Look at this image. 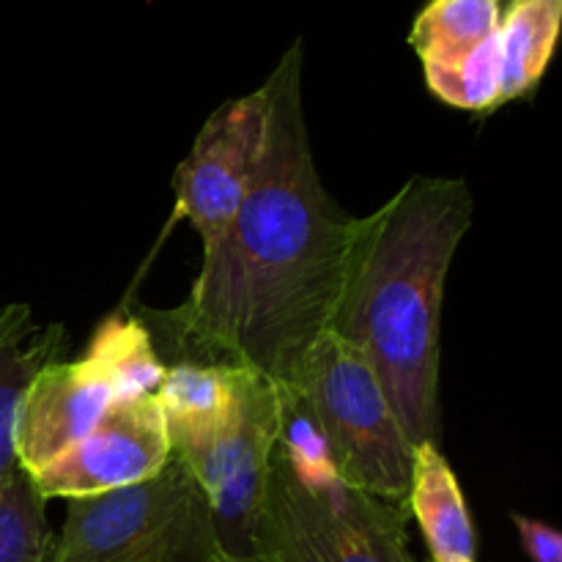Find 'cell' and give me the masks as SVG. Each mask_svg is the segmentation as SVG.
Listing matches in <instances>:
<instances>
[{
	"label": "cell",
	"mask_w": 562,
	"mask_h": 562,
	"mask_svg": "<svg viewBox=\"0 0 562 562\" xmlns=\"http://www.w3.org/2000/svg\"><path fill=\"white\" fill-rule=\"evenodd\" d=\"M302 64L296 38L263 80L267 119L250 187L225 234L203 250L190 296L173 311H135L165 366H239L289 384L333 327L355 217L318 176Z\"/></svg>",
	"instance_id": "6da1fadb"
},
{
	"label": "cell",
	"mask_w": 562,
	"mask_h": 562,
	"mask_svg": "<svg viewBox=\"0 0 562 562\" xmlns=\"http://www.w3.org/2000/svg\"><path fill=\"white\" fill-rule=\"evenodd\" d=\"M472 220L464 179L412 176L351 225L329 333L366 357L412 445L439 442L442 300Z\"/></svg>",
	"instance_id": "7a4b0ae2"
},
{
	"label": "cell",
	"mask_w": 562,
	"mask_h": 562,
	"mask_svg": "<svg viewBox=\"0 0 562 562\" xmlns=\"http://www.w3.org/2000/svg\"><path fill=\"white\" fill-rule=\"evenodd\" d=\"M209 499L170 456L154 477L66 499L53 562H223Z\"/></svg>",
	"instance_id": "3957f363"
},
{
	"label": "cell",
	"mask_w": 562,
	"mask_h": 562,
	"mask_svg": "<svg viewBox=\"0 0 562 562\" xmlns=\"http://www.w3.org/2000/svg\"><path fill=\"white\" fill-rule=\"evenodd\" d=\"M316 417L335 467L349 486L373 497L406 503L412 450L382 382L338 335L313 344L289 382Z\"/></svg>",
	"instance_id": "277c9868"
},
{
	"label": "cell",
	"mask_w": 562,
	"mask_h": 562,
	"mask_svg": "<svg viewBox=\"0 0 562 562\" xmlns=\"http://www.w3.org/2000/svg\"><path fill=\"white\" fill-rule=\"evenodd\" d=\"M406 503L349 483L311 492L274 448L267 492L252 525L256 562H417L409 552Z\"/></svg>",
	"instance_id": "5b68a950"
},
{
	"label": "cell",
	"mask_w": 562,
	"mask_h": 562,
	"mask_svg": "<svg viewBox=\"0 0 562 562\" xmlns=\"http://www.w3.org/2000/svg\"><path fill=\"white\" fill-rule=\"evenodd\" d=\"M280 431V384L245 371L241 401L228 426L179 459L209 499L220 549L228 562H256L252 525L267 492L269 467Z\"/></svg>",
	"instance_id": "8992f818"
},
{
	"label": "cell",
	"mask_w": 562,
	"mask_h": 562,
	"mask_svg": "<svg viewBox=\"0 0 562 562\" xmlns=\"http://www.w3.org/2000/svg\"><path fill=\"white\" fill-rule=\"evenodd\" d=\"M263 119H267L263 88H256L239 99H228L209 115L190 154L176 168L173 214L165 223L146 263H151L165 236L181 220H187L198 231L203 250H209L225 234L250 187L258 151H261Z\"/></svg>",
	"instance_id": "52a82bcc"
},
{
	"label": "cell",
	"mask_w": 562,
	"mask_h": 562,
	"mask_svg": "<svg viewBox=\"0 0 562 562\" xmlns=\"http://www.w3.org/2000/svg\"><path fill=\"white\" fill-rule=\"evenodd\" d=\"M157 393L115 401L86 439L31 475L44 499H77L148 481L170 461Z\"/></svg>",
	"instance_id": "ba28073f"
},
{
	"label": "cell",
	"mask_w": 562,
	"mask_h": 562,
	"mask_svg": "<svg viewBox=\"0 0 562 562\" xmlns=\"http://www.w3.org/2000/svg\"><path fill=\"white\" fill-rule=\"evenodd\" d=\"M115 393L88 357L55 360L33 376L14 417V456L20 470L36 475L99 426Z\"/></svg>",
	"instance_id": "9c48e42d"
},
{
	"label": "cell",
	"mask_w": 562,
	"mask_h": 562,
	"mask_svg": "<svg viewBox=\"0 0 562 562\" xmlns=\"http://www.w3.org/2000/svg\"><path fill=\"white\" fill-rule=\"evenodd\" d=\"M247 368L170 362L157 387L168 428L170 453L179 456L212 442L236 415Z\"/></svg>",
	"instance_id": "30bf717a"
},
{
	"label": "cell",
	"mask_w": 562,
	"mask_h": 562,
	"mask_svg": "<svg viewBox=\"0 0 562 562\" xmlns=\"http://www.w3.org/2000/svg\"><path fill=\"white\" fill-rule=\"evenodd\" d=\"M406 508L420 525L431 562H477L475 525L439 442H420L412 450Z\"/></svg>",
	"instance_id": "8fae6325"
},
{
	"label": "cell",
	"mask_w": 562,
	"mask_h": 562,
	"mask_svg": "<svg viewBox=\"0 0 562 562\" xmlns=\"http://www.w3.org/2000/svg\"><path fill=\"white\" fill-rule=\"evenodd\" d=\"M60 324L42 327L25 302H11L0 311V483L20 470L14 456V417L22 393L44 366L60 360Z\"/></svg>",
	"instance_id": "7c38bea8"
},
{
	"label": "cell",
	"mask_w": 562,
	"mask_h": 562,
	"mask_svg": "<svg viewBox=\"0 0 562 562\" xmlns=\"http://www.w3.org/2000/svg\"><path fill=\"white\" fill-rule=\"evenodd\" d=\"M560 25L562 0H503V102H514L536 91L552 64Z\"/></svg>",
	"instance_id": "4fadbf2b"
},
{
	"label": "cell",
	"mask_w": 562,
	"mask_h": 562,
	"mask_svg": "<svg viewBox=\"0 0 562 562\" xmlns=\"http://www.w3.org/2000/svg\"><path fill=\"white\" fill-rule=\"evenodd\" d=\"M86 357L104 373L115 401H132L157 393L165 376V362L154 349L146 324L130 307L110 313L99 324L97 333L91 335Z\"/></svg>",
	"instance_id": "5bb4252c"
},
{
	"label": "cell",
	"mask_w": 562,
	"mask_h": 562,
	"mask_svg": "<svg viewBox=\"0 0 562 562\" xmlns=\"http://www.w3.org/2000/svg\"><path fill=\"white\" fill-rule=\"evenodd\" d=\"M503 0H428L406 36L423 64L453 60L497 36Z\"/></svg>",
	"instance_id": "9a60e30c"
},
{
	"label": "cell",
	"mask_w": 562,
	"mask_h": 562,
	"mask_svg": "<svg viewBox=\"0 0 562 562\" xmlns=\"http://www.w3.org/2000/svg\"><path fill=\"white\" fill-rule=\"evenodd\" d=\"M428 91L450 108L467 113H492L503 108V53L499 31L486 44L453 60L423 64Z\"/></svg>",
	"instance_id": "2e32d148"
},
{
	"label": "cell",
	"mask_w": 562,
	"mask_h": 562,
	"mask_svg": "<svg viewBox=\"0 0 562 562\" xmlns=\"http://www.w3.org/2000/svg\"><path fill=\"white\" fill-rule=\"evenodd\" d=\"M53 543L47 499L25 470H14L0 483V562H53Z\"/></svg>",
	"instance_id": "e0dca14e"
},
{
	"label": "cell",
	"mask_w": 562,
	"mask_h": 562,
	"mask_svg": "<svg viewBox=\"0 0 562 562\" xmlns=\"http://www.w3.org/2000/svg\"><path fill=\"white\" fill-rule=\"evenodd\" d=\"M278 453L291 475L311 492H327L338 483H346L335 467L333 450H329L316 417L307 409L302 395L289 384H280Z\"/></svg>",
	"instance_id": "ac0fdd59"
},
{
	"label": "cell",
	"mask_w": 562,
	"mask_h": 562,
	"mask_svg": "<svg viewBox=\"0 0 562 562\" xmlns=\"http://www.w3.org/2000/svg\"><path fill=\"white\" fill-rule=\"evenodd\" d=\"M519 541L532 562H562V536L547 521L525 514H510Z\"/></svg>",
	"instance_id": "d6986e66"
},
{
	"label": "cell",
	"mask_w": 562,
	"mask_h": 562,
	"mask_svg": "<svg viewBox=\"0 0 562 562\" xmlns=\"http://www.w3.org/2000/svg\"><path fill=\"white\" fill-rule=\"evenodd\" d=\"M223 562H228V560H223Z\"/></svg>",
	"instance_id": "ffe728a7"
}]
</instances>
